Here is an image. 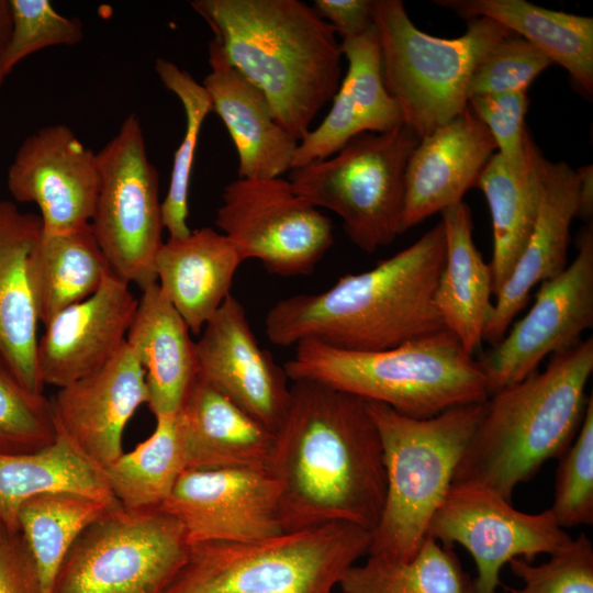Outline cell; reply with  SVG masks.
Instances as JSON below:
<instances>
[{
  "mask_svg": "<svg viewBox=\"0 0 593 593\" xmlns=\"http://www.w3.org/2000/svg\"><path fill=\"white\" fill-rule=\"evenodd\" d=\"M12 30L4 58L9 75L18 63L41 49L75 45L83 37L82 23L57 12L49 0H9Z\"/></svg>",
  "mask_w": 593,
  "mask_h": 593,
  "instance_id": "cell-39",
  "label": "cell"
},
{
  "mask_svg": "<svg viewBox=\"0 0 593 593\" xmlns=\"http://www.w3.org/2000/svg\"><path fill=\"white\" fill-rule=\"evenodd\" d=\"M382 78L403 124L419 139L468 107L477 65L505 37L515 34L488 19H469L459 37H436L419 30L401 0H372Z\"/></svg>",
  "mask_w": 593,
  "mask_h": 593,
  "instance_id": "cell-8",
  "label": "cell"
},
{
  "mask_svg": "<svg viewBox=\"0 0 593 593\" xmlns=\"http://www.w3.org/2000/svg\"><path fill=\"white\" fill-rule=\"evenodd\" d=\"M312 7L342 40L361 35L374 25L372 0H315Z\"/></svg>",
  "mask_w": 593,
  "mask_h": 593,
  "instance_id": "cell-44",
  "label": "cell"
},
{
  "mask_svg": "<svg viewBox=\"0 0 593 593\" xmlns=\"http://www.w3.org/2000/svg\"><path fill=\"white\" fill-rule=\"evenodd\" d=\"M578 208L577 171L566 161L548 160L538 215L527 243L510 276L495 295L483 342L499 343L532 290L567 268L570 225Z\"/></svg>",
  "mask_w": 593,
  "mask_h": 593,
  "instance_id": "cell-22",
  "label": "cell"
},
{
  "mask_svg": "<svg viewBox=\"0 0 593 593\" xmlns=\"http://www.w3.org/2000/svg\"><path fill=\"white\" fill-rule=\"evenodd\" d=\"M12 30L11 8L9 0H0V89L7 78L4 58Z\"/></svg>",
  "mask_w": 593,
  "mask_h": 593,
  "instance_id": "cell-46",
  "label": "cell"
},
{
  "mask_svg": "<svg viewBox=\"0 0 593 593\" xmlns=\"http://www.w3.org/2000/svg\"><path fill=\"white\" fill-rule=\"evenodd\" d=\"M70 492L110 504L118 502L103 471L57 435L48 446L26 454H0V521L19 530L21 505L34 496Z\"/></svg>",
  "mask_w": 593,
  "mask_h": 593,
  "instance_id": "cell-31",
  "label": "cell"
},
{
  "mask_svg": "<svg viewBox=\"0 0 593 593\" xmlns=\"http://www.w3.org/2000/svg\"><path fill=\"white\" fill-rule=\"evenodd\" d=\"M553 503L549 508L560 527L593 524V396L573 441L559 458Z\"/></svg>",
  "mask_w": 593,
  "mask_h": 593,
  "instance_id": "cell-38",
  "label": "cell"
},
{
  "mask_svg": "<svg viewBox=\"0 0 593 593\" xmlns=\"http://www.w3.org/2000/svg\"><path fill=\"white\" fill-rule=\"evenodd\" d=\"M186 459L175 415L156 418L153 434L103 470L115 500L128 510L161 507Z\"/></svg>",
  "mask_w": 593,
  "mask_h": 593,
  "instance_id": "cell-34",
  "label": "cell"
},
{
  "mask_svg": "<svg viewBox=\"0 0 593 593\" xmlns=\"http://www.w3.org/2000/svg\"><path fill=\"white\" fill-rule=\"evenodd\" d=\"M552 61L523 37L512 34L494 45L472 72L468 99L473 96L527 91Z\"/></svg>",
  "mask_w": 593,
  "mask_h": 593,
  "instance_id": "cell-41",
  "label": "cell"
},
{
  "mask_svg": "<svg viewBox=\"0 0 593 593\" xmlns=\"http://www.w3.org/2000/svg\"><path fill=\"white\" fill-rule=\"evenodd\" d=\"M209 64L202 86L236 148L238 178L269 179L290 171L299 142L277 122L265 93L228 61L214 37Z\"/></svg>",
  "mask_w": 593,
  "mask_h": 593,
  "instance_id": "cell-23",
  "label": "cell"
},
{
  "mask_svg": "<svg viewBox=\"0 0 593 593\" xmlns=\"http://www.w3.org/2000/svg\"><path fill=\"white\" fill-rule=\"evenodd\" d=\"M548 159L528 133L525 156L513 165L495 153L475 187L489 204L493 251L489 262L495 296L521 256L535 225L544 191Z\"/></svg>",
  "mask_w": 593,
  "mask_h": 593,
  "instance_id": "cell-28",
  "label": "cell"
},
{
  "mask_svg": "<svg viewBox=\"0 0 593 593\" xmlns=\"http://www.w3.org/2000/svg\"><path fill=\"white\" fill-rule=\"evenodd\" d=\"M90 224L42 236L30 261V282L38 322L92 295L111 272Z\"/></svg>",
  "mask_w": 593,
  "mask_h": 593,
  "instance_id": "cell-32",
  "label": "cell"
},
{
  "mask_svg": "<svg viewBox=\"0 0 593 593\" xmlns=\"http://www.w3.org/2000/svg\"><path fill=\"white\" fill-rule=\"evenodd\" d=\"M137 305L130 283L111 271L92 295L58 312L38 337L42 383L59 389L105 366L125 344Z\"/></svg>",
  "mask_w": 593,
  "mask_h": 593,
  "instance_id": "cell-19",
  "label": "cell"
},
{
  "mask_svg": "<svg viewBox=\"0 0 593 593\" xmlns=\"http://www.w3.org/2000/svg\"><path fill=\"white\" fill-rule=\"evenodd\" d=\"M466 19L488 18L523 37L593 94V19L549 10L524 0H435Z\"/></svg>",
  "mask_w": 593,
  "mask_h": 593,
  "instance_id": "cell-30",
  "label": "cell"
},
{
  "mask_svg": "<svg viewBox=\"0 0 593 593\" xmlns=\"http://www.w3.org/2000/svg\"><path fill=\"white\" fill-rule=\"evenodd\" d=\"M593 325V231L578 238L571 265L542 282L529 311L512 324L503 338L477 361L489 396L538 370L547 356L564 353L582 342Z\"/></svg>",
  "mask_w": 593,
  "mask_h": 593,
  "instance_id": "cell-14",
  "label": "cell"
},
{
  "mask_svg": "<svg viewBox=\"0 0 593 593\" xmlns=\"http://www.w3.org/2000/svg\"><path fill=\"white\" fill-rule=\"evenodd\" d=\"M161 508L180 522L190 545L256 541L284 533L279 488L267 470H186Z\"/></svg>",
  "mask_w": 593,
  "mask_h": 593,
  "instance_id": "cell-15",
  "label": "cell"
},
{
  "mask_svg": "<svg viewBox=\"0 0 593 593\" xmlns=\"http://www.w3.org/2000/svg\"><path fill=\"white\" fill-rule=\"evenodd\" d=\"M428 535L445 547H465L477 566L475 593H495L505 564L516 558L533 562L572 540L548 508L524 513L495 491L474 482L449 488L435 513Z\"/></svg>",
  "mask_w": 593,
  "mask_h": 593,
  "instance_id": "cell-13",
  "label": "cell"
},
{
  "mask_svg": "<svg viewBox=\"0 0 593 593\" xmlns=\"http://www.w3.org/2000/svg\"><path fill=\"white\" fill-rule=\"evenodd\" d=\"M148 401L144 371L128 345L99 370L58 389L51 400L57 435L102 471L123 454V432Z\"/></svg>",
  "mask_w": 593,
  "mask_h": 593,
  "instance_id": "cell-18",
  "label": "cell"
},
{
  "mask_svg": "<svg viewBox=\"0 0 593 593\" xmlns=\"http://www.w3.org/2000/svg\"><path fill=\"white\" fill-rule=\"evenodd\" d=\"M155 71L163 85L180 100L186 115L184 134L175 152L168 191L161 202L163 226L169 238L176 239L191 232L187 219L192 166L200 132L212 111V103L202 83L172 61L157 58Z\"/></svg>",
  "mask_w": 593,
  "mask_h": 593,
  "instance_id": "cell-36",
  "label": "cell"
},
{
  "mask_svg": "<svg viewBox=\"0 0 593 593\" xmlns=\"http://www.w3.org/2000/svg\"><path fill=\"white\" fill-rule=\"evenodd\" d=\"M228 61L267 97L298 142L343 79L340 41L300 0H193Z\"/></svg>",
  "mask_w": 593,
  "mask_h": 593,
  "instance_id": "cell-3",
  "label": "cell"
},
{
  "mask_svg": "<svg viewBox=\"0 0 593 593\" xmlns=\"http://www.w3.org/2000/svg\"><path fill=\"white\" fill-rule=\"evenodd\" d=\"M242 262L223 233L204 226L163 243L155 259L156 281L190 332L200 334L231 294Z\"/></svg>",
  "mask_w": 593,
  "mask_h": 593,
  "instance_id": "cell-26",
  "label": "cell"
},
{
  "mask_svg": "<svg viewBox=\"0 0 593 593\" xmlns=\"http://www.w3.org/2000/svg\"><path fill=\"white\" fill-rule=\"evenodd\" d=\"M157 282L142 289L126 344L138 360L155 418L175 415L198 376L195 342Z\"/></svg>",
  "mask_w": 593,
  "mask_h": 593,
  "instance_id": "cell-27",
  "label": "cell"
},
{
  "mask_svg": "<svg viewBox=\"0 0 593 593\" xmlns=\"http://www.w3.org/2000/svg\"><path fill=\"white\" fill-rule=\"evenodd\" d=\"M195 350L198 376L275 432L288 405L289 379L258 344L234 295L205 323Z\"/></svg>",
  "mask_w": 593,
  "mask_h": 593,
  "instance_id": "cell-17",
  "label": "cell"
},
{
  "mask_svg": "<svg viewBox=\"0 0 593 593\" xmlns=\"http://www.w3.org/2000/svg\"><path fill=\"white\" fill-rule=\"evenodd\" d=\"M578 176V208L575 216L589 221L593 214V166L575 170Z\"/></svg>",
  "mask_w": 593,
  "mask_h": 593,
  "instance_id": "cell-45",
  "label": "cell"
},
{
  "mask_svg": "<svg viewBox=\"0 0 593 593\" xmlns=\"http://www.w3.org/2000/svg\"><path fill=\"white\" fill-rule=\"evenodd\" d=\"M484 402L429 418H413L367 402L380 435L387 477L384 505L371 532L368 555L407 561L417 553L452 484Z\"/></svg>",
  "mask_w": 593,
  "mask_h": 593,
  "instance_id": "cell-6",
  "label": "cell"
},
{
  "mask_svg": "<svg viewBox=\"0 0 593 593\" xmlns=\"http://www.w3.org/2000/svg\"><path fill=\"white\" fill-rule=\"evenodd\" d=\"M446 256L435 303L445 328L474 356L482 346L483 333L493 303L492 275L472 238L469 206L462 201L441 212Z\"/></svg>",
  "mask_w": 593,
  "mask_h": 593,
  "instance_id": "cell-29",
  "label": "cell"
},
{
  "mask_svg": "<svg viewBox=\"0 0 593 593\" xmlns=\"http://www.w3.org/2000/svg\"><path fill=\"white\" fill-rule=\"evenodd\" d=\"M508 564L523 586L506 588L502 593H593V546L584 533L544 563L516 558Z\"/></svg>",
  "mask_w": 593,
  "mask_h": 593,
  "instance_id": "cell-40",
  "label": "cell"
},
{
  "mask_svg": "<svg viewBox=\"0 0 593 593\" xmlns=\"http://www.w3.org/2000/svg\"><path fill=\"white\" fill-rule=\"evenodd\" d=\"M291 382L268 466L279 488L283 532L333 523L372 532L387 477L367 401L316 381Z\"/></svg>",
  "mask_w": 593,
  "mask_h": 593,
  "instance_id": "cell-1",
  "label": "cell"
},
{
  "mask_svg": "<svg viewBox=\"0 0 593 593\" xmlns=\"http://www.w3.org/2000/svg\"><path fill=\"white\" fill-rule=\"evenodd\" d=\"M593 339L551 356L542 371L492 393L452 483L482 484L512 502L545 462L560 458L582 424Z\"/></svg>",
  "mask_w": 593,
  "mask_h": 593,
  "instance_id": "cell-4",
  "label": "cell"
},
{
  "mask_svg": "<svg viewBox=\"0 0 593 593\" xmlns=\"http://www.w3.org/2000/svg\"><path fill=\"white\" fill-rule=\"evenodd\" d=\"M338 588L343 593H475L452 548L429 535L407 561L368 555L345 571Z\"/></svg>",
  "mask_w": 593,
  "mask_h": 593,
  "instance_id": "cell-33",
  "label": "cell"
},
{
  "mask_svg": "<svg viewBox=\"0 0 593 593\" xmlns=\"http://www.w3.org/2000/svg\"><path fill=\"white\" fill-rule=\"evenodd\" d=\"M215 225L243 261L256 259L281 277L311 273L334 244L331 220L282 177L231 181Z\"/></svg>",
  "mask_w": 593,
  "mask_h": 593,
  "instance_id": "cell-12",
  "label": "cell"
},
{
  "mask_svg": "<svg viewBox=\"0 0 593 593\" xmlns=\"http://www.w3.org/2000/svg\"><path fill=\"white\" fill-rule=\"evenodd\" d=\"M115 503L54 492L34 496L21 505L19 530L35 561L44 593H51L55 575L80 534Z\"/></svg>",
  "mask_w": 593,
  "mask_h": 593,
  "instance_id": "cell-35",
  "label": "cell"
},
{
  "mask_svg": "<svg viewBox=\"0 0 593 593\" xmlns=\"http://www.w3.org/2000/svg\"><path fill=\"white\" fill-rule=\"evenodd\" d=\"M495 149L491 133L469 107L419 139L405 169L401 234L462 202Z\"/></svg>",
  "mask_w": 593,
  "mask_h": 593,
  "instance_id": "cell-20",
  "label": "cell"
},
{
  "mask_svg": "<svg viewBox=\"0 0 593 593\" xmlns=\"http://www.w3.org/2000/svg\"><path fill=\"white\" fill-rule=\"evenodd\" d=\"M446 238L438 222L373 268L340 277L318 293L279 300L265 317L278 346L315 340L348 351H377L446 329L435 303Z\"/></svg>",
  "mask_w": 593,
  "mask_h": 593,
  "instance_id": "cell-2",
  "label": "cell"
},
{
  "mask_svg": "<svg viewBox=\"0 0 593 593\" xmlns=\"http://www.w3.org/2000/svg\"><path fill=\"white\" fill-rule=\"evenodd\" d=\"M40 215L0 201V363L31 392L43 394L37 370L38 318L30 261L42 236Z\"/></svg>",
  "mask_w": 593,
  "mask_h": 593,
  "instance_id": "cell-24",
  "label": "cell"
},
{
  "mask_svg": "<svg viewBox=\"0 0 593 593\" xmlns=\"http://www.w3.org/2000/svg\"><path fill=\"white\" fill-rule=\"evenodd\" d=\"M97 159L99 188L91 230L111 270L144 289L157 282L155 259L164 226L158 172L136 114L123 121Z\"/></svg>",
  "mask_w": 593,
  "mask_h": 593,
  "instance_id": "cell-11",
  "label": "cell"
},
{
  "mask_svg": "<svg viewBox=\"0 0 593 593\" xmlns=\"http://www.w3.org/2000/svg\"><path fill=\"white\" fill-rule=\"evenodd\" d=\"M57 437L51 400L29 391L0 363V454H26Z\"/></svg>",
  "mask_w": 593,
  "mask_h": 593,
  "instance_id": "cell-37",
  "label": "cell"
},
{
  "mask_svg": "<svg viewBox=\"0 0 593 593\" xmlns=\"http://www.w3.org/2000/svg\"><path fill=\"white\" fill-rule=\"evenodd\" d=\"M187 470H267L275 433L197 376L178 412Z\"/></svg>",
  "mask_w": 593,
  "mask_h": 593,
  "instance_id": "cell-25",
  "label": "cell"
},
{
  "mask_svg": "<svg viewBox=\"0 0 593 593\" xmlns=\"http://www.w3.org/2000/svg\"><path fill=\"white\" fill-rule=\"evenodd\" d=\"M0 593H44L32 553L20 530L0 521Z\"/></svg>",
  "mask_w": 593,
  "mask_h": 593,
  "instance_id": "cell-43",
  "label": "cell"
},
{
  "mask_svg": "<svg viewBox=\"0 0 593 593\" xmlns=\"http://www.w3.org/2000/svg\"><path fill=\"white\" fill-rule=\"evenodd\" d=\"M370 544V530L347 523L256 541L192 544L164 593H333Z\"/></svg>",
  "mask_w": 593,
  "mask_h": 593,
  "instance_id": "cell-7",
  "label": "cell"
},
{
  "mask_svg": "<svg viewBox=\"0 0 593 593\" xmlns=\"http://www.w3.org/2000/svg\"><path fill=\"white\" fill-rule=\"evenodd\" d=\"M294 347L283 366L290 381H316L413 418L489 398L479 362L448 329L377 351L342 350L315 340Z\"/></svg>",
  "mask_w": 593,
  "mask_h": 593,
  "instance_id": "cell-5",
  "label": "cell"
},
{
  "mask_svg": "<svg viewBox=\"0 0 593 593\" xmlns=\"http://www.w3.org/2000/svg\"><path fill=\"white\" fill-rule=\"evenodd\" d=\"M526 92L482 94L468 99V107L491 133L499 154L513 165L523 161L529 133L525 125L529 103Z\"/></svg>",
  "mask_w": 593,
  "mask_h": 593,
  "instance_id": "cell-42",
  "label": "cell"
},
{
  "mask_svg": "<svg viewBox=\"0 0 593 593\" xmlns=\"http://www.w3.org/2000/svg\"><path fill=\"white\" fill-rule=\"evenodd\" d=\"M347 71L323 121L299 142L292 168L326 159L362 133H385L403 124L400 109L385 89L378 32L342 40Z\"/></svg>",
  "mask_w": 593,
  "mask_h": 593,
  "instance_id": "cell-21",
  "label": "cell"
},
{
  "mask_svg": "<svg viewBox=\"0 0 593 593\" xmlns=\"http://www.w3.org/2000/svg\"><path fill=\"white\" fill-rule=\"evenodd\" d=\"M189 548L182 525L164 508L118 502L77 538L51 593H164Z\"/></svg>",
  "mask_w": 593,
  "mask_h": 593,
  "instance_id": "cell-10",
  "label": "cell"
},
{
  "mask_svg": "<svg viewBox=\"0 0 593 593\" xmlns=\"http://www.w3.org/2000/svg\"><path fill=\"white\" fill-rule=\"evenodd\" d=\"M418 136L405 124L385 133H362L333 156L292 168L293 190L343 221L349 239L365 253L401 234L405 169Z\"/></svg>",
  "mask_w": 593,
  "mask_h": 593,
  "instance_id": "cell-9",
  "label": "cell"
},
{
  "mask_svg": "<svg viewBox=\"0 0 593 593\" xmlns=\"http://www.w3.org/2000/svg\"><path fill=\"white\" fill-rule=\"evenodd\" d=\"M15 201L35 203L45 235L90 224L99 188L97 154L64 124L27 136L8 169Z\"/></svg>",
  "mask_w": 593,
  "mask_h": 593,
  "instance_id": "cell-16",
  "label": "cell"
}]
</instances>
